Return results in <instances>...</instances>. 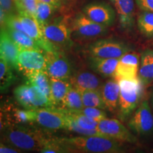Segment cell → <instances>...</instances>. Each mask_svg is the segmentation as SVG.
Returning <instances> with one entry per match:
<instances>
[{
  "label": "cell",
  "instance_id": "6da1fadb",
  "mask_svg": "<svg viewBox=\"0 0 153 153\" xmlns=\"http://www.w3.org/2000/svg\"><path fill=\"white\" fill-rule=\"evenodd\" d=\"M66 153H119L124 151L120 141L101 135L55 137Z\"/></svg>",
  "mask_w": 153,
  "mask_h": 153
},
{
  "label": "cell",
  "instance_id": "7a4b0ae2",
  "mask_svg": "<svg viewBox=\"0 0 153 153\" xmlns=\"http://www.w3.org/2000/svg\"><path fill=\"white\" fill-rule=\"evenodd\" d=\"M3 136L5 142L14 148L21 150L38 152L48 139L41 132L19 124L7 126Z\"/></svg>",
  "mask_w": 153,
  "mask_h": 153
},
{
  "label": "cell",
  "instance_id": "3957f363",
  "mask_svg": "<svg viewBox=\"0 0 153 153\" xmlns=\"http://www.w3.org/2000/svg\"><path fill=\"white\" fill-rule=\"evenodd\" d=\"M120 96L118 106V115L120 120H126L138 107L143 97L142 82L136 79H120Z\"/></svg>",
  "mask_w": 153,
  "mask_h": 153
},
{
  "label": "cell",
  "instance_id": "277c9868",
  "mask_svg": "<svg viewBox=\"0 0 153 153\" xmlns=\"http://www.w3.org/2000/svg\"><path fill=\"white\" fill-rule=\"evenodd\" d=\"M87 51L90 57L120 59L131 51V48L123 42L106 38L99 39L90 44L87 48Z\"/></svg>",
  "mask_w": 153,
  "mask_h": 153
},
{
  "label": "cell",
  "instance_id": "5b68a950",
  "mask_svg": "<svg viewBox=\"0 0 153 153\" xmlns=\"http://www.w3.org/2000/svg\"><path fill=\"white\" fill-rule=\"evenodd\" d=\"M45 38L55 47L67 46L72 43V26L65 19L58 18L41 26Z\"/></svg>",
  "mask_w": 153,
  "mask_h": 153
},
{
  "label": "cell",
  "instance_id": "8992f818",
  "mask_svg": "<svg viewBox=\"0 0 153 153\" xmlns=\"http://www.w3.org/2000/svg\"><path fill=\"white\" fill-rule=\"evenodd\" d=\"M128 126L138 135H150L153 132V115L147 100L140 103L128 120Z\"/></svg>",
  "mask_w": 153,
  "mask_h": 153
},
{
  "label": "cell",
  "instance_id": "52a82bcc",
  "mask_svg": "<svg viewBox=\"0 0 153 153\" xmlns=\"http://www.w3.org/2000/svg\"><path fill=\"white\" fill-rule=\"evenodd\" d=\"M46 70L51 78L59 79H70L72 74L71 65L68 59L57 50L44 51Z\"/></svg>",
  "mask_w": 153,
  "mask_h": 153
},
{
  "label": "cell",
  "instance_id": "ba28073f",
  "mask_svg": "<svg viewBox=\"0 0 153 153\" xmlns=\"http://www.w3.org/2000/svg\"><path fill=\"white\" fill-rule=\"evenodd\" d=\"M72 33L81 38H94L104 35L108 28L97 24L87 17L83 12L78 13L72 22Z\"/></svg>",
  "mask_w": 153,
  "mask_h": 153
},
{
  "label": "cell",
  "instance_id": "9c48e42d",
  "mask_svg": "<svg viewBox=\"0 0 153 153\" xmlns=\"http://www.w3.org/2000/svg\"><path fill=\"white\" fill-rule=\"evenodd\" d=\"M97 131L103 136L122 142L135 143L137 138L120 120L105 118L99 122Z\"/></svg>",
  "mask_w": 153,
  "mask_h": 153
},
{
  "label": "cell",
  "instance_id": "30bf717a",
  "mask_svg": "<svg viewBox=\"0 0 153 153\" xmlns=\"http://www.w3.org/2000/svg\"><path fill=\"white\" fill-rule=\"evenodd\" d=\"M35 122L49 130L66 128V114L63 108L45 107L35 109Z\"/></svg>",
  "mask_w": 153,
  "mask_h": 153
},
{
  "label": "cell",
  "instance_id": "8fae6325",
  "mask_svg": "<svg viewBox=\"0 0 153 153\" xmlns=\"http://www.w3.org/2000/svg\"><path fill=\"white\" fill-rule=\"evenodd\" d=\"M19 71L25 76L32 72L46 70V61L43 51L38 50H21L18 58Z\"/></svg>",
  "mask_w": 153,
  "mask_h": 153
},
{
  "label": "cell",
  "instance_id": "7c38bea8",
  "mask_svg": "<svg viewBox=\"0 0 153 153\" xmlns=\"http://www.w3.org/2000/svg\"><path fill=\"white\" fill-rule=\"evenodd\" d=\"M82 12L94 22L106 27L113 26L116 22V10L104 2L94 1L88 4L83 7Z\"/></svg>",
  "mask_w": 153,
  "mask_h": 153
},
{
  "label": "cell",
  "instance_id": "4fadbf2b",
  "mask_svg": "<svg viewBox=\"0 0 153 153\" xmlns=\"http://www.w3.org/2000/svg\"><path fill=\"white\" fill-rule=\"evenodd\" d=\"M18 15L25 33L33 38L43 51H56L57 47L48 41L44 36L43 30L36 17L28 14H18Z\"/></svg>",
  "mask_w": 153,
  "mask_h": 153
},
{
  "label": "cell",
  "instance_id": "5bb4252c",
  "mask_svg": "<svg viewBox=\"0 0 153 153\" xmlns=\"http://www.w3.org/2000/svg\"><path fill=\"white\" fill-rule=\"evenodd\" d=\"M140 66L139 56L136 53L129 51L118 60L116 74L114 79H136L138 77Z\"/></svg>",
  "mask_w": 153,
  "mask_h": 153
},
{
  "label": "cell",
  "instance_id": "9a60e30c",
  "mask_svg": "<svg viewBox=\"0 0 153 153\" xmlns=\"http://www.w3.org/2000/svg\"><path fill=\"white\" fill-rule=\"evenodd\" d=\"M0 53L1 57L13 69H18V58L20 49L9 35L7 28L1 27L0 36Z\"/></svg>",
  "mask_w": 153,
  "mask_h": 153
},
{
  "label": "cell",
  "instance_id": "2e32d148",
  "mask_svg": "<svg viewBox=\"0 0 153 153\" xmlns=\"http://www.w3.org/2000/svg\"><path fill=\"white\" fill-rule=\"evenodd\" d=\"M116 11L120 28L131 30L135 24V0H109Z\"/></svg>",
  "mask_w": 153,
  "mask_h": 153
},
{
  "label": "cell",
  "instance_id": "e0dca14e",
  "mask_svg": "<svg viewBox=\"0 0 153 153\" xmlns=\"http://www.w3.org/2000/svg\"><path fill=\"white\" fill-rule=\"evenodd\" d=\"M99 90L106 106V110L114 112L118 109L120 89L117 80L114 78L107 80L103 84Z\"/></svg>",
  "mask_w": 153,
  "mask_h": 153
},
{
  "label": "cell",
  "instance_id": "ac0fdd59",
  "mask_svg": "<svg viewBox=\"0 0 153 153\" xmlns=\"http://www.w3.org/2000/svg\"><path fill=\"white\" fill-rule=\"evenodd\" d=\"M72 86L79 91L87 89H100L101 79L97 74L88 71L76 72L70 78Z\"/></svg>",
  "mask_w": 153,
  "mask_h": 153
},
{
  "label": "cell",
  "instance_id": "d6986e66",
  "mask_svg": "<svg viewBox=\"0 0 153 153\" xmlns=\"http://www.w3.org/2000/svg\"><path fill=\"white\" fill-rule=\"evenodd\" d=\"M118 60L117 58H101L90 57L89 68L95 73L105 78H114Z\"/></svg>",
  "mask_w": 153,
  "mask_h": 153
},
{
  "label": "cell",
  "instance_id": "ffe728a7",
  "mask_svg": "<svg viewBox=\"0 0 153 153\" xmlns=\"http://www.w3.org/2000/svg\"><path fill=\"white\" fill-rule=\"evenodd\" d=\"M138 78L143 85L153 83V50H145L141 54Z\"/></svg>",
  "mask_w": 153,
  "mask_h": 153
},
{
  "label": "cell",
  "instance_id": "44dd1931",
  "mask_svg": "<svg viewBox=\"0 0 153 153\" xmlns=\"http://www.w3.org/2000/svg\"><path fill=\"white\" fill-rule=\"evenodd\" d=\"M72 87L70 80L51 78V101L53 105L62 104L63 99Z\"/></svg>",
  "mask_w": 153,
  "mask_h": 153
},
{
  "label": "cell",
  "instance_id": "7402d4cb",
  "mask_svg": "<svg viewBox=\"0 0 153 153\" xmlns=\"http://www.w3.org/2000/svg\"><path fill=\"white\" fill-rule=\"evenodd\" d=\"M28 79L27 83L37 87L45 93L51 101V77L45 70L37 71L28 74L26 76Z\"/></svg>",
  "mask_w": 153,
  "mask_h": 153
},
{
  "label": "cell",
  "instance_id": "603a6c76",
  "mask_svg": "<svg viewBox=\"0 0 153 153\" xmlns=\"http://www.w3.org/2000/svg\"><path fill=\"white\" fill-rule=\"evenodd\" d=\"M7 28L9 35L14 40V41L18 45L19 49L26 50V49H31V50H38V51H43V50L38 45V44L34 41L31 37H30L27 33L21 30H17L11 29V28Z\"/></svg>",
  "mask_w": 153,
  "mask_h": 153
},
{
  "label": "cell",
  "instance_id": "cb8c5ba5",
  "mask_svg": "<svg viewBox=\"0 0 153 153\" xmlns=\"http://www.w3.org/2000/svg\"><path fill=\"white\" fill-rule=\"evenodd\" d=\"M29 94L31 109L53 106L49 97L37 87L30 84H29Z\"/></svg>",
  "mask_w": 153,
  "mask_h": 153
},
{
  "label": "cell",
  "instance_id": "d4e9b609",
  "mask_svg": "<svg viewBox=\"0 0 153 153\" xmlns=\"http://www.w3.org/2000/svg\"><path fill=\"white\" fill-rule=\"evenodd\" d=\"M84 106L94 107L106 110V106L99 89H87L79 91Z\"/></svg>",
  "mask_w": 153,
  "mask_h": 153
},
{
  "label": "cell",
  "instance_id": "484cf974",
  "mask_svg": "<svg viewBox=\"0 0 153 153\" xmlns=\"http://www.w3.org/2000/svg\"><path fill=\"white\" fill-rule=\"evenodd\" d=\"M11 69H13L6 62L2 57L0 58V89L1 92H4L11 87L16 78L13 73Z\"/></svg>",
  "mask_w": 153,
  "mask_h": 153
},
{
  "label": "cell",
  "instance_id": "4316f807",
  "mask_svg": "<svg viewBox=\"0 0 153 153\" xmlns=\"http://www.w3.org/2000/svg\"><path fill=\"white\" fill-rule=\"evenodd\" d=\"M65 108L70 111H79L84 107L81 94L79 91L72 87L68 91L62 102Z\"/></svg>",
  "mask_w": 153,
  "mask_h": 153
},
{
  "label": "cell",
  "instance_id": "83f0119b",
  "mask_svg": "<svg viewBox=\"0 0 153 153\" xmlns=\"http://www.w3.org/2000/svg\"><path fill=\"white\" fill-rule=\"evenodd\" d=\"M138 30L145 37L153 38V12L142 11L137 19Z\"/></svg>",
  "mask_w": 153,
  "mask_h": 153
},
{
  "label": "cell",
  "instance_id": "f1b7e54d",
  "mask_svg": "<svg viewBox=\"0 0 153 153\" xmlns=\"http://www.w3.org/2000/svg\"><path fill=\"white\" fill-rule=\"evenodd\" d=\"M57 9H58L54 6L38 1L36 11V19L39 23L40 26H41L49 22Z\"/></svg>",
  "mask_w": 153,
  "mask_h": 153
},
{
  "label": "cell",
  "instance_id": "f546056e",
  "mask_svg": "<svg viewBox=\"0 0 153 153\" xmlns=\"http://www.w3.org/2000/svg\"><path fill=\"white\" fill-rule=\"evenodd\" d=\"M64 109L71 116L72 119L75 121V123L82 128L86 130H95L97 128L99 124V121L97 120L85 116V115L80 114V113L70 111L66 108H64Z\"/></svg>",
  "mask_w": 153,
  "mask_h": 153
},
{
  "label": "cell",
  "instance_id": "4dcf8cb0",
  "mask_svg": "<svg viewBox=\"0 0 153 153\" xmlns=\"http://www.w3.org/2000/svg\"><path fill=\"white\" fill-rule=\"evenodd\" d=\"M14 94L16 100L22 107L26 109H31L30 104L29 84L21 85L15 88Z\"/></svg>",
  "mask_w": 153,
  "mask_h": 153
},
{
  "label": "cell",
  "instance_id": "1f68e13d",
  "mask_svg": "<svg viewBox=\"0 0 153 153\" xmlns=\"http://www.w3.org/2000/svg\"><path fill=\"white\" fill-rule=\"evenodd\" d=\"M11 116L16 124L31 123L35 121V109L25 108L24 110H22L14 108L11 112Z\"/></svg>",
  "mask_w": 153,
  "mask_h": 153
},
{
  "label": "cell",
  "instance_id": "d6a6232c",
  "mask_svg": "<svg viewBox=\"0 0 153 153\" xmlns=\"http://www.w3.org/2000/svg\"><path fill=\"white\" fill-rule=\"evenodd\" d=\"M18 14H28L36 17L38 0H15Z\"/></svg>",
  "mask_w": 153,
  "mask_h": 153
},
{
  "label": "cell",
  "instance_id": "836d02e7",
  "mask_svg": "<svg viewBox=\"0 0 153 153\" xmlns=\"http://www.w3.org/2000/svg\"><path fill=\"white\" fill-rule=\"evenodd\" d=\"M70 111V110H69ZM76 113H80V114L85 115V116H89L93 119H94L97 121H100L101 120L104 119L105 118H107V114L104 111V109H101L99 108H94V107H87L84 106L82 109L79 111H76Z\"/></svg>",
  "mask_w": 153,
  "mask_h": 153
},
{
  "label": "cell",
  "instance_id": "e575fe53",
  "mask_svg": "<svg viewBox=\"0 0 153 153\" xmlns=\"http://www.w3.org/2000/svg\"><path fill=\"white\" fill-rule=\"evenodd\" d=\"M40 152L43 153H66L65 150L61 145L58 141L55 139L48 138L44 146L40 150Z\"/></svg>",
  "mask_w": 153,
  "mask_h": 153
},
{
  "label": "cell",
  "instance_id": "d590c367",
  "mask_svg": "<svg viewBox=\"0 0 153 153\" xmlns=\"http://www.w3.org/2000/svg\"><path fill=\"white\" fill-rule=\"evenodd\" d=\"M6 27L11 28V29L21 30V31H24V28H23L22 22H21L20 19H19L18 14H9L6 16L4 24Z\"/></svg>",
  "mask_w": 153,
  "mask_h": 153
},
{
  "label": "cell",
  "instance_id": "8d00e7d4",
  "mask_svg": "<svg viewBox=\"0 0 153 153\" xmlns=\"http://www.w3.org/2000/svg\"><path fill=\"white\" fill-rule=\"evenodd\" d=\"M0 9L4 11L6 15L18 14L15 0H0Z\"/></svg>",
  "mask_w": 153,
  "mask_h": 153
},
{
  "label": "cell",
  "instance_id": "74e56055",
  "mask_svg": "<svg viewBox=\"0 0 153 153\" xmlns=\"http://www.w3.org/2000/svg\"><path fill=\"white\" fill-rule=\"evenodd\" d=\"M137 7L142 11L153 12V0H135Z\"/></svg>",
  "mask_w": 153,
  "mask_h": 153
},
{
  "label": "cell",
  "instance_id": "f35d334b",
  "mask_svg": "<svg viewBox=\"0 0 153 153\" xmlns=\"http://www.w3.org/2000/svg\"><path fill=\"white\" fill-rule=\"evenodd\" d=\"M0 152L1 153H19V152H22V151L16 148H11V147L6 146L5 145L1 143V145H0Z\"/></svg>",
  "mask_w": 153,
  "mask_h": 153
},
{
  "label": "cell",
  "instance_id": "ab89813d",
  "mask_svg": "<svg viewBox=\"0 0 153 153\" xmlns=\"http://www.w3.org/2000/svg\"><path fill=\"white\" fill-rule=\"evenodd\" d=\"M38 1L48 3L49 4L54 6L57 9H60V7H62L63 4L65 2V0H38Z\"/></svg>",
  "mask_w": 153,
  "mask_h": 153
},
{
  "label": "cell",
  "instance_id": "60d3db41",
  "mask_svg": "<svg viewBox=\"0 0 153 153\" xmlns=\"http://www.w3.org/2000/svg\"><path fill=\"white\" fill-rule=\"evenodd\" d=\"M152 106H153V93H152Z\"/></svg>",
  "mask_w": 153,
  "mask_h": 153
},
{
  "label": "cell",
  "instance_id": "b9f144b4",
  "mask_svg": "<svg viewBox=\"0 0 153 153\" xmlns=\"http://www.w3.org/2000/svg\"><path fill=\"white\" fill-rule=\"evenodd\" d=\"M65 1H71V0H65Z\"/></svg>",
  "mask_w": 153,
  "mask_h": 153
}]
</instances>
